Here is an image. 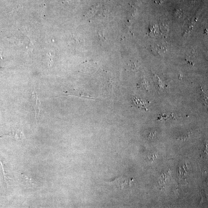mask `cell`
<instances>
[{
    "mask_svg": "<svg viewBox=\"0 0 208 208\" xmlns=\"http://www.w3.org/2000/svg\"><path fill=\"white\" fill-rule=\"evenodd\" d=\"M20 174L22 175V176L25 179L26 182L29 183L35 184V180L34 179V177L32 176L30 174H27L25 173H20Z\"/></svg>",
    "mask_w": 208,
    "mask_h": 208,
    "instance_id": "obj_3",
    "label": "cell"
},
{
    "mask_svg": "<svg viewBox=\"0 0 208 208\" xmlns=\"http://www.w3.org/2000/svg\"><path fill=\"white\" fill-rule=\"evenodd\" d=\"M191 134V132H189L188 134H183L178 138V139L181 140H185L186 138L190 136Z\"/></svg>",
    "mask_w": 208,
    "mask_h": 208,
    "instance_id": "obj_5",
    "label": "cell"
},
{
    "mask_svg": "<svg viewBox=\"0 0 208 208\" xmlns=\"http://www.w3.org/2000/svg\"><path fill=\"white\" fill-rule=\"evenodd\" d=\"M3 68H4L1 67H0V70H1V69Z\"/></svg>",
    "mask_w": 208,
    "mask_h": 208,
    "instance_id": "obj_6",
    "label": "cell"
},
{
    "mask_svg": "<svg viewBox=\"0 0 208 208\" xmlns=\"http://www.w3.org/2000/svg\"><path fill=\"white\" fill-rule=\"evenodd\" d=\"M32 101H33L32 104H33V107L35 111V119H36L37 122V118H38L39 114L40 111V107L41 103L35 90L34 91V92L32 93Z\"/></svg>",
    "mask_w": 208,
    "mask_h": 208,
    "instance_id": "obj_1",
    "label": "cell"
},
{
    "mask_svg": "<svg viewBox=\"0 0 208 208\" xmlns=\"http://www.w3.org/2000/svg\"><path fill=\"white\" fill-rule=\"evenodd\" d=\"M0 164H1L2 166V170H3V173L4 177V181H5L7 185V181H9V180H11L10 178L9 177V175H8V174L7 173L6 171H5V165L3 164V162L1 159H0Z\"/></svg>",
    "mask_w": 208,
    "mask_h": 208,
    "instance_id": "obj_4",
    "label": "cell"
},
{
    "mask_svg": "<svg viewBox=\"0 0 208 208\" xmlns=\"http://www.w3.org/2000/svg\"><path fill=\"white\" fill-rule=\"evenodd\" d=\"M5 135L11 136L17 140L23 139L24 137L23 132L19 130L12 131Z\"/></svg>",
    "mask_w": 208,
    "mask_h": 208,
    "instance_id": "obj_2",
    "label": "cell"
}]
</instances>
